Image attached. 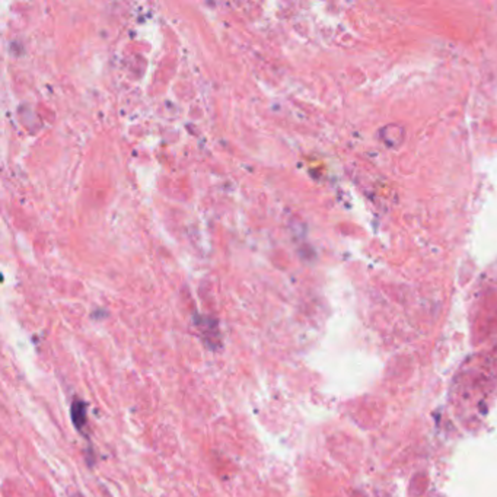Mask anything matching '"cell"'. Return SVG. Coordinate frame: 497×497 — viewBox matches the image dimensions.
Here are the masks:
<instances>
[{"instance_id": "6da1fadb", "label": "cell", "mask_w": 497, "mask_h": 497, "mask_svg": "<svg viewBox=\"0 0 497 497\" xmlns=\"http://www.w3.org/2000/svg\"><path fill=\"white\" fill-rule=\"evenodd\" d=\"M71 419L77 427H83L86 423V405L80 401H76L71 407Z\"/></svg>"}]
</instances>
